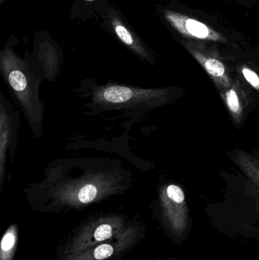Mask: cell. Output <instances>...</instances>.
Instances as JSON below:
<instances>
[{
  "instance_id": "obj_1",
  "label": "cell",
  "mask_w": 259,
  "mask_h": 260,
  "mask_svg": "<svg viewBox=\"0 0 259 260\" xmlns=\"http://www.w3.org/2000/svg\"><path fill=\"white\" fill-rule=\"evenodd\" d=\"M116 160L83 157L54 161L44 180L30 186L29 197L44 210L53 211L81 209L122 193L132 179Z\"/></svg>"
},
{
  "instance_id": "obj_2",
  "label": "cell",
  "mask_w": 259,
  "mask_h": 260,
  "mask_svg": "<svg viewBox=\"0 0 259 260\" xmlns=\"http://www.w3.org/2000/svg\"><path fill=\"white\" fill-rule=\"evenodd\" d=\"M0 70L24 113L33 136L39 139L43 133L44 103L40 99V85L44 80V73L35 70L29 61L18 56L8 46L0 53Z\"/></svg>"
},
{
  "instance_id": "obj_3",
  "label": "cell",
  "mask_w": 259,
  "mask_h": 260,
  "mask_svg": "<svg viewBox=\"0 0 259 260\" xmlns=\"http://www.w3.org/2000/svg\"><path fill=\"white\" fill-rule=\"evenodd\" d=\"M178 94L176 88H143L108 82L92 88L88 107L97 114L126 109L144 112L170 103Z\"/></svg>"
},
{
  "instance_id": "obj_4",
  "label": "cell",
  "mask_w": 259,
  "mask_h": 260,
  "mask_svg": "<svg viewBox=\"0 0 259 260\" xmlns=\"http://www.w3.org/2000/svg\"><path fill=\"white\" fill-rule=\"evenodd\" d=\"M161 15L164 23L182 39L207 41L215 44L234 45V31L225 28L215 20L205 15H199L187 8L165 6L161 9Z\"/></svg>"
},
{
  "instance_id": "obj_5",
  "label": "cell",
  "mask_w": 259,
  "mask_h": 260,
  "mask_svg": "<svg viewBox=\"0 0 259 260\" xmlns=\"http://www.w3.org/2000/svg\"><path fill=\"white\" fill-rule=\"evenodd\" d=\"M127 228L126 218L121 215L114 214L94 218L81 227L70 239L64 248V256L79 253L112 239L123 233Z\"/></svg>"
},
{
  "instance_id": "obj_6",
  "label": "cell",
  "mask_w": 259,
  "mask_h": 260,
  "mask_svg": "<svg viewBox=\"0 0 259 260\" xmlns=\"http://www.w3.org/2000/svg\"><path fill=\"white\" fill-rule=\"evenodd\" d=\"M181 44L202 66L220 91L229 88L232 82L217 44L196 40L182 39Z\"/></svg>"
},
{
  "instance_id": "obj_7",
  "label": "cell",
  "mask_w": 259,
  "mask_h": 260,
  "mask_svg": "<svg viewBox=\"0 0 259 260\" xmlns=\"http://www.w3.org/2000/svg\"><path fill=\"white\" fill-rule=\"evenodd\" d=\"M100 6V13L120 42L142 60L154 63L153 52L126 22L120 12L106 1Z\"/></svg>"
},
{
  "instance_id": "obj_8",
  "label": "cell",
  "mask_w": 259,
  "mask_h": 260,
  "mask_svg": "<svg viewBox=\"0 0 259 260\" xmlns=\"http://www.w3.org/2000/svg\"><path fill=\"white\" fill-rule=\"evenodd\" d=\"M19 114L1 93L0 100V186L3 187L6 176V162L15 155L18 145Z\"/></svg>"
},
{
  "instance_id": "obj_9",
  "label": "cell",
  "mask_w": 259,
  "mask_h": 260,
  "mask_svg": "<svg viewBox=\"0 0 259 260\" xmlns=\"http://www.w3.org/2000/svg\"><path fill=\"white\" fill-rule=\"evenodd\" d=\"M139 235V228L130 225L118 236L79 253L64 256L62 260H114L132 248Z\"/></svg>"
},
{
  "instance_id": "obj_10",
  "label": "cell",
  "mask_w": 259,
  "mask_h": 260,
  "mask_svg": "<svg viewBox=\"0 0 259 260\" xmlns=\"http://www.w3.org/2000/svg\"><path fill=\"white\" fill-rule=\"evenodd\" d=\"M233 157L235 163L249 179V182L259 189V159L242 151L234 152Z\"/></svg>"
},
{
  "instance_id": "obj_11",
  "label": "cell",
  "mask_w": 259,
  "mask_h": 260,
  "mask_svg": "<svg viewBox=\"0 0 259 260\" xmlns=\"http://www.w3.org/2000/svg\"><path fill=\"white\" fill-rule=\"evenodd\" d=\"M221 96L230 113L237 123L241 120L243 114V101L240 90L234 84L221 91Z\"/></svg>"
},
{
  "instance_id": "obj_12",
  "label": "cell",
  "mask_w": 259,
  "mask_h": 260,
  "mask_svg": "<svg viewBox=\"0 0 259 260\" xmlns=\"http://www.w3.org/2000/svg\"><path fill=\"white\" fill-rule=\"evenodd\" d=\"M41 61L42 62L43 73L46 79L54 81L59 70V62L57 57V53L54 47L49 44L44 48H41L40 52Z\"/></svg>"
},
{
  "instance_id": "obj_13",
  "label": "cell",
  "mask_w": 259,
  "mask_h": 260,
  "mask_svg": "<svg viewBox=\"0 0 259 260\" xmlns=\"http://www.w3.org/2000/svg\"><path fill=\"white\" fill-rule=\"evenodd\" d=\"M18 228L12 224L3 235L0 246V260H12L18 245Z\"/></svg>"
},
{
  "instance_id": "obj_14",
  "label": "cell",
  "mask_w": 259,
  "mask_h": 260,
  "mask_svg": "<svg viewBox=\"0 0 259 260\" xmlns=\"http://www.w3.org/2000/svg\"><path fill=\"white\" fill-rule=\"evenodd\" d=\"M240 71L243 78L246 79V82L253 87L255 89L259 91V76L252 69L246 66H242L240 67Z\"/></svg>"
},
{
  "instance_id": "obj_15",
  "label": "cell",
  "mask_w": 259,
  "mask_h": 260,
  "mask_svg": "<svg viewBox=\"0 0 259 260\" xmlns=\"http://www.w3.org/2000/svg\"><path fill=\"white\" fill-rule=\"evenodd\" d=\"M229 1L234 2L248 9H252L258 3V0H229Z\"/></svg>"
},
{
  "instance_id": "obj_16",
  "label": "cell",
  "mask_w": 259,
  "mask_h": 260,
  "mask_svg": "<svg viewBox=\"0 0 259 260\" xmlns=\"http://www.w3.org/2000/svg\"><path fill=\"white\" fill-rule=\"evenodd\" d=\"M6 0H0V4H3Z\"/></svg>"
},
{
  "instance_id": "obj_17",
  "label": "cell",
  "mask_w": 259,
  "mask_h": 260,
  "mask_svg": "<svg viewBox=\"0 0 259 260\" xmlns=\"http://www.w3.org/2000/svg\"><path fill=\"white\" fill-rule=\"evenodd\" d=\"M87 1H93V0H87Z\"/></svg>"
}]
</instances>
